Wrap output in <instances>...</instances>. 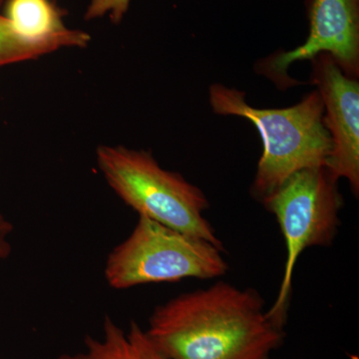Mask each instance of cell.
Listing matches in <instances>:
<instances>
[{
	"instance_id": "3",
	"label": "cell",
	"mask_w": 359,
	"mask_h": 359,
	"mask_svg": "<svg viewBox=\"0 0 359 359\" xmlns=\"http://www.w3.org/2000/svg\"><path fill=\"white\" fill-rule=\"evenodd\" d=\"M96 161L110 188L139 216L224 250L204 217L210 207L204 192L181 174L163 169L150 152L101 145Z\"/></svg>"
},
{
	"instance_id": "1",
	"label": "cell",
	"mask_w": 359,
	"mask_h": 359,
	"mask_svg": "<svg viewBox=\"0 0 359 359\" xmlns=\"http://www.w3.org/2000/svg\"><path fill=\"white\" fill-rule=\"evenodd\" d=\"M146 334L169 359H269L285 337L259 292L226 282L158 306Z\"/></svg>"
},
{
	"instance_id": "13",
	"label": "cell",
	"mask_w": 359,
	"mask_h": 359,
	"mask_svg": "<svg viewBox=\"0 0 359 359\" xmlns=\"http://www.w3.org/2000/svg\"><path fill=\"white\" fill-rule=\"evenodd\" d=\"M57 359H88L87 358L86 354L78 353L73 355V354H63V355L59 356Z\"/></svg>"
},
{
	"instance_id": "11",
	"label": "cell",
	"mask_w": 359,
	"mask_h": 359,
	"mask_svg": "<svg viewBox=\"0 0 359 359\" xmlns=\"http://www.w3.org/2000/svg\"><path fill=\"white\" fill-rule=\"evenodd\" d=\"M130 2L131 0H91L85 11V20L108 15L114 25H119L128 11Z\"/></svg>"
},
{
	"instance_id": "8",
	"label": "cell",
	"mask_w": 359,
	"mask_h": 359,
	"mask_svg": "<svg viewBox=\"0 0 359 359\" xmlns=\"http://www.w3.org/2000/svg\"><path fill=\"white\" fill-rule=\"evenodd\" d=\"M4 15L14 33L42 56L61 48H85L88 33L71 29L62 11L51 0H7Z\"/></svg>"
},
{
	"instance_id": "5",
	"label": "cell",
	"mask_w": 359,
	"mask_h": 359,
	"mask_svg": "<svg viewBox=\"0 0 359 359\" xmlns=\"http://www.w3.org/2000/svg\"><path fill=\"white\" fill-rule=\"evenodd\" d=\"M223 250L202 238L139 216L129 237L108 255L104 275L115 290L185 278H221L229 269Z\"/></svg>"
},
{
	"instance_id": "7",
	"label": "cell",
	"mask_w": 359,
	"mask_h": 359,
	"mask_svg": "<svg viewBox=\"0 0 359 359\" xmlns=\"http://www.w3.org/2000/svg\"><path fill=\"white\" fill-rule=\"evenodd\" d=\"M311 82L323 99V122L332 149L325 167L337 180H348L353 195L359 193V83L344 74L328 54L311 59Z\"/></svg>"
},
{
	"instance_id": "10",
	"label": "cell",
	"mask_w": 359,
	"mask_h": 359,
	"mask_svg": "<svg viewBox=\"0 0 359 359\" xmlns=\"http://www.w3.org/2000/svg\"><path fill=\"white\" fill-rule=\"evenodd\" d=\"M4 0H0V68L41 57L36 49L25 44L14 33L13 28L1 13Z\"/></svg>"
},
{
	"instance_id": "9",
	"label": "cell",
	"mask_w": 359,
	"mask_h": 359,
	"mask_svg": "<svg viewBox=\"0 0 359 359\" xmlns=\"http://www.w3.org/2000/svg\"><path fill=\"white\" fill-rule=\"evenodd\" d=\"M85 346L88 359H169L136 321H131L125 332L108 316L104 318L102 339L87 335Z\"/></svg>"
},
{
	"instance_id": "6",
	"label": "cell",
	"mask_w": 359,
	"mask_h": 359,
	"mask_svg": "<svg viewBox=\"0 0 359 359\" xmlns=\"http://www.w3.org/2000/svg\"><path fill=\"white\" fill-rule=\"evenodd\" d=\"M309 33L294 50L278 51L257 63L256 71L276 87L287 89L301 84L287 74L297 61L311 60L328 54L344 74L359 75V0H308Z\"/></svg>"
},
{
	"instance_id": "4",
	"label": "cell",
	"mask_w": 359,
	"mask_h": 359,
	"mask_svg": "<svg viewBox=\"0 0 359 359\" xmlns=\"http://www.w3.org/2000/svg\"><path fill=\"white\" fill-rule=\"evenodd\" d=\"M339 180L325 166L297 172L264 198V208L275 216L287 247L285 273L278 297L266 316L285 327L295 264L304 250L330 247L339 231L344 197Z\"/></svg>"
},
{
	"instance_id": "2",
	"label": "cell",
	"mask_w": 359,
	"mask_h": 359,
	"mask_svg": "<svg viewBox=\"0 0 359 359\" xmlns=\"http://www.w3.org/2000/svg\"><path fill=\"white\" fill-rule=\"evenodd\" d=\"M209 95L215 113L245 118L261 135L263 154L250 189L255 199L262 202L297 172L327 164L332 144L323 125L325 108L318 90L280 109L252 107L244 92L222 84H212Z\"/></svg>"
},
{
	"instance_id": "12",
	"label": "cell",
	"mask_w": 359,
	"mask_h": 359,
	"mask_svg": "<svg viewBox=\"0 0 359 359\" xmlns=\"http://www.w3.org/2000/svg\"><path fill=\"white\" fill-rule=\"evenodd\" d=\"M13 231V226L0 212V261L7 259L11 254L9 237Z\"/></svg>"
}]
</instances>
